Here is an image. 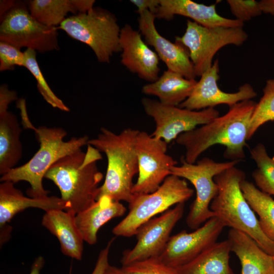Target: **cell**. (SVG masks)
<instances>
[{"mask_svg":"<svg viewBox=\"0 0 274 274\" xmlns=\"http://www.w3.org/2000/svg\"><path fill=\"white\" fill-rule=\"evenodd\" d=\"M256 102L250 99L229 107L228 111L209 123L180 134L176 143L185 149V161H197L200 155L211 147H225L224 157L231 160L241 161L245 158V148L252 113Z\"/></svg>","mask_w":274,"mask_h":274,"instance_id":"cell-1","label":"cell"},{"mask_svg":"<svg viewBox=\"0 0 274 274\" xmlns=\"http://www.w3.org/2000/svg\"><path fill=\"white\" fill-rule=\"evenodd\" d=\"M20 110L22 123L25 128L35 131L40 143V148L26 163L15 167L2 176L1 182L11 181L14 184L24 181L30 188L27 191L30 197L42 198L48 196V191L43 185V179L50 167L64 156L71 154L85 145H88L89 138L84 135L73 137L67 141L63 140L66 131L60 127L44 126L35 127L29 120L25 100L17 104Z\"/></svg>","mask_w":274,"mask_h":274,"instance_id":"cell-2","label":"cell"},{"mask_svg":"<svg viewBox=\"0 0 274 274\" xmlns=\"http://www.w3.org/2000/svg\"><path fill=\"white\" fill-rule=\"evenodd\" d=\"M86 152L81 149L64 156L54 163L44 178L58 188L66 210L76 215L90 207L98 199L99 183L103 175L97 167L101 159L100 152L88 145Z\"/></svg>","mask_w":274,"mask_h":274,"instance_id":"cell-3","label":"cell"},{"mask_svg":"<svg viewBox=\"0 0 274 274\" xmlns=\"http://www.w3.org/2000/svg\"><path fill=\"white\" fill-rule=\"evenodd\" d=\"M88 145L106 155L108 165L105 179L98 198L108 196L114 201L129 203L133 197V179L138 173L135 141L139 130L127 128L119 133L102 127Z\"/></svg>","mask_w":274,"mask_h":274,"instance_id":"cell-4","label":"cell"},{"mask_svg":"<svg viewBox=\"0 0 274 274\" xmlns=\"http://www.w3.org/2000/svg\"><path fill=\"white\" fill-rule=\"evenodd\" d=\"M245 177V173L235 166L216 175L214 181L218 191L210 209L225 227L245 232L264 251L273 256L274 242L262 230L258 219L241 190V183Z\"/></svg>","mask_w":274,"mask_h":274,"instance_id":"cell-5","label":"cell"},{"mask_svg":"<svg viewBox=\"0 0 274 274\" xmlns=\"http://www.w3.org/2000/svg\"><path fill=\"white\" fill-rule=\"evenodd\" d=\"M57 28L89 46L100 62L109 63L112 55L121 51L117 19L101 8L93 7L87 12L67 17Z\"/></svg>","mask_w":274,"mask_h":274,"instance_id":"cell-6","label":"cell"},{"mask_svg":"<svg viewBox=\"0 0 274 274\" xmlns=\"http://www.w3.org/2000/svg\"><path fill=\"white\" fill-rule=\"evenodd\" d=\"M194 194L186 180L170 175L155 191L148 194H133L129 203V212L112 229L119 236L130 237L139 228L156 215L165 212L175 204L185 202Z\"/></svg>","mask_w":274,"mask_h":274,"instance_id":"cell-7","label":"cell"},{"mask_svg":"<svg viewBox=\"0 0 274 274\" xmlns=\"http://www.w3.org/2000/svg\"><path fill=\"white\" fill-rule=\"evenodd\" d=\"M181 161V165L172 168L170 175L187 180L194 187L196 197L190 206L186 222L190 229L195 230L210 218L215 217L210 209L211 203L218 191L214 177L225 170L235 166L240 161L218 162L204 157L194 163H190L182 157Z\"/></svg>","mask_w":274,"mask_h":274,"instance_id":"cell-8","label":"cell"},{"mask_svg":"<svg viewBox=\"0 0 274 274\" xmlns=\"http://www.w3.org/2000/svg\"><path fill=\"white\" fill-rule=\"evenodd\" d=\"M248 38L243 27H207L188 20L185 33L176 42L188 50L195 74L201 75L212 64L216 53L228 45H242Z\"/></svg>","mask_w":274,"mask_h":274,"instance_id":"cell-9","label":"cell"},{"mask_svg":"<svg viewBox=\"0 0 274 274\" xmlns=\"http://www.w3.org/2000/svg\"><path fill=\"white\" fill-rule=\"evenodd\" d=\"M58 29L41 24L24 3L16 2L1 20L0 41L40 53L58 50Z\"/></svg>","mask_w":274,"mask_h":274,"instance_id":"cell-10","label":"cell"},{"mask_svg":"<svg viewBox=\"0 0 274 274\" xmlns=\"http://www.w3.org/2000/svg\"><path fill=\"white\" fill-rule=\"evenodd\" d=\"M138 163V178L132 188L133 194H148L156 191L170 175L178 162L166 154L167 143L164 140L139 131L135 141Z\"/></svg>","mask_w":274,"mask_h":274,"instance_id":"cell-11","label":"cell"},{"mask_svg":"<svg viewBox=\"0 0 274 274\" xmlns=\"http://www.w3.org/2000/svg\"><path fill=\"white\" fill-rule=\"evenodd\" d=\"M142 104L146 113L155 123L151 135L167 144L176 140L180 134L191 131L199 125L207 124L220 115L214 107L200 111L190 110L163 105L159 100L146 97L142 99Z\"/></svg>","mask_w":274,"mask_h":274,"instance_id":"cell-12","label":"cell"},{"mask_svg":"<svg viewBox=\"0 0 274 274\" xmlns=\"http://www.w3.org/2000/svg\"><path fill=\"white\" fill-rule=\"evenodd\" d=\"M184 206L185 202L178 203L142 225L135 234V245L132 249L123 252L121 260L122 265L151 257H159L171 236L172 230L183 217Z\"/></svg>","mask_w":274,"mask_h":274,"instance_id":"cell-13","label":"cell"},{"mask_svg":"<svg viewBox=\"0 0 274 274\" xmlns=\"http://www.w3.org/2000/svg\"><path fill=\"white\" fill-rule=\"evenodd\" d=\"M224 227L219 218L213 217L192 232L182 230L170 237L159 258L171 267L182 266L217 242Z\"/></svg>","mask_w":274,"mask_h":274,"instance_id":"cell-14","label":"cell"},{"mask_svg":"<svg viewBox=\"0 0 274 274\" xmlns=\"http://www.w3.org/2000/svg\"><path fill=\"white\" fill-rule=\"evenodd\" d=\"M219 63L215 60L212 66L200 76V80L191 95L178 107L190 110H198L222 104L231 107L242 101L250 100L257 96V93L248 83L241 86L235 92L228 93L221 90L217 85L219 80Z\"/></svg>","mask_w":274,"mask_h":274,"instance_id":"cell-15","label":"cell"},{"mask_svg":"<svg viewBox=\"0 0 274 274\" xmlns=\"http://www.w3.org/2000/svg\"><path fill=\"white\" fill-rule=\"evenodd\" d=\"M140 31L146 43L154 47L155 52L166 64L167 70L178 73L188 79H195L193 64L187 49L181 44L172 43L162 37L155 25L156 16L148 10L140 13Z\"/></svg>","mask_w":274,"mask_h":274,"instance_id":"cell-16","label":"cell"},{"mask_svg":"<svg viewBox=\"0 0 274 274\" xmlns=\"http://www.w3.org/2000/svg\"><path fill=\"white\" fill-rule=\"evenodd\" d=\"M121 63L129 71L151 83L156 81L160 71L159 57L130 25L121 28L119 39Z\"/></svg>","mask_w":274,"mask_h":274,"instance_id":"cell-17","label":"cell"},{"mask_svg":"<svg viewBox=\"0 0 274 274\" xmlns=\"http://www.w3.org/2000/svg\"><path fill=\"white\" fill-rule=\"evenodd\" d=\"M185 16L207 27H243L244 23L223 17L216 11V5L209 6L191 0H160L156 18L171 20L175 15Z\"/></svg>","mask_w":274,"mask_h":274,"instance_id":"cell-18","label":"cell"},{"mask_svg":"<svg viewBox=\"0 0 274 274\" xmlns=\"http://www.w3.org/2000/svg\"><path fill=\"white\" fill-rule=\"evenodd\" d=\"M0 184V227L8 223L18 213L29 208L42 209L46 212L52 210H66V203L55 196L42 198L27 197L14 186L11 181Z\"/></svg>","mask_w":274,"mask_h":274,"instance_id":"cell-19","label":"cell"},{"mask_svg":"<svg viewBox=\"0 0 274 274\" xmlns=\"http://www.w3.org/2000/svg\"><path fill=\"white\" fill-rule=\"evenodd\" d=\"M64 210L46 212L42 217V224L57 237L64 255L81 260L84 241L75 222L76 214L72 211Z\"/></svg>","mask_w":274,"mask_h":274,"instance_id":"cell-20","label":"cell"},{"mask_svg":"<svg viewBox=\"0 0 274 274\" xmlns=\"http://www.w3.org/2000/svg\"><path fill=\"white\" fill-rule=\"evenodd\" d=\"M231 251L238 258L242 274H274L273 256L244 232L231 228L228 234Z\"/></svg>","mask_w":274,"mask_h":274,"instance_id":"cell-21","label":"cell"},{"mask_svg":"<svg viewBox=\"0 0 274 274\" xmlns=\"http://www.w3.org/2000/svg\"><path fill=\"white\" fill-rule=\"evenodd\" d=\"M126 208L120 201L102 196L90 207L75 216L76 225L84 242L94 245L99 229L108 221L123 216Z\"/></svg>","mask_w":274,"mask_h":274,"instance_id":"cell-22","label":"cell"},{"mask_svg":"<svg viewBox=\"0 0 274 274\" xmlns=\"http://www.w3.org/2000/svg\"><path fill=\"white\" fill-rule=\"evenodd\" d=\"M94 0H32L27 2L31 15L41 24L57 27L69 13L87 12L93 8Z\"/></svg>","mask_w":274,"mask_h":274,"instance_id":"cell-23","label":"cell"},{"mask_svg":"<svg viewBox=\"0 0 274 274\" xmlns=\"http://www.w3.org/2000/svg\"><path fill=\"white\" fill-rule=\"evenodd\" d=\"M196 83L195 79L167 70L156 81L144 86L142 92L157 96L163 105L178 106L191 95Z\"/></svg>","mask_w":274,"mask_h":274,"instance_id":"cell-24","label":"cell"},{"mask_svg":"<svg viewBox=\"0 0 274 274\" xmlns=\"http://www.w3.org/2000/svg\"><path fill=\"white\" fill-rule=\"evenodd\" d=\"M230 252L228 239L217 242L177 269L180 274H235L229 265Z\"/></svg>","mask_w":274,"mask_h":274,"instance_id":"cell-25","label":"cell"},{"mask_svg":"<svg viewBox=\"0 0 274 274\" xmlns=\"http://www.w3.org/2000/svg\"><path fill=\"white\" fill-rule=\"evenodd\" d=\"M22 129L16 116L7 111L0 114V174L12 169L22 157V146L20 140Z\"/></svg>","mask_w":274,"mask_h":274,"instance_id":"cell-26","label":"cell"},{"mask_svg":"<svg viewBox=\"0 0 274 274\" xmlns=\"http://www.w3.org/2000/svg\"><path fill=\"white\" fill-rule=\"evenodd\" d=\"M241 188L248 203L259 216L262 230L274 242V199L246 179L241 182Z\"/></svg>","mask_w":274,"mask_h":274,"instance_id":"cell-27","label":"cell"},{"mask_svg":"<svg viewBox=\"0 0 274 274\" xmlns=\"http://www.w3.org/2000/svg\"><path fill=\"white\" fill-rule=\"evenodd\" d=\"M251 158L257 165L252 176L258 188L274 195V158L268 155L265 146L258 143L250 150Z\"/></svg>","mask_w":274,"mask_h":274,"instance_id":"cell-28","label":"cell"},{"mask_svg":"<svg viewBox=\"0 0 274 274\" xmlns=\"http://www.w3.org/2000/svg\"><path fill=\"white\" fill-rule=\"evenodd\" d=\"M274 121V78L267 80L263 89V95L256 102L252 115L248 141L258 129L269 121Z\"/></svg>","mask_w":274,"mask_h":274,"instance_id":"cell-29","label":"cell"},{"mask_svg":"<svg viewBox=\"0 0 274 274\" xmlns=\"http://www.w3.org/2000/svg\"><path fill=\"white\" fill-rule=\"evenodd\" d=\"M36 55V51L26 49L24 52V67L26 68L36 79L38 89L44 99L52 107L68 112L69 108L55 94L48 85L37 61Z\"/></svg>","mask_w":274,"mask_h":274,"instance_id":"cell-30","label":"cell"},{"mask_svg":"<svg viewBox=\"0 0 274 274\" xmlns=\"http://www.w3.org/2000/svg\"><path fill=\"white\" fill-rule=\"evenodd\" d=\"M125 274H180L177 268L163 262L159 257H151L122 265Z\"/></svg>","mask_w":274,"mask_h":274,"instance_id":"cell-31","label":"cell"},{"mask_svg":"<svg viewBox=\"0 0 274 274\" xmlns=\"http://www.w3.org/2000/svg\"><path fill=\"white\" fill-rule=\"evenodd\" d=\"M227 3L235 19L244 23L262 13L259 2L255 0H227Z\"/></svg>","mask_w":274,"mask_h":274,"instance_id":"cell-32","label":"cell"},{"mask_svg":"<svg viewBox=\"0 0 274 274\" xmlns=\"http://www.w3.org/2000/svg\"><path fill=\"white\" fill-rule=\"evenodd\" d=\"M16 65L24 66V52L15 46L0 41V71L14 70Z\"/></svg>","mask_w":274,"mask_h":274,"instance_id":"cell-33","label":"cell"},{"mask_svg":"<svg viewBox=\"0 0 274 274\" xmlns=\"http://www.w3.org/2000/svg\"><path fill=\"white\" fill-rule=\"evenodd\" d=\"M115 237L112 238L108 243L105 248L102 249L98 255L94 268L91 274H104L108 265L109 255L111 247Z\"/></svg>","mask_w":274,"mask_h":274,"instance_id":"cell-34","label":"cell"},{"mask_svg":"<svg viewBox=\"0 0 274 274\" xmlns=\"http://www.w3.org/2000/svg\"><path fill=\"white\" fill-rule=\"evenodd\" d=\"M17 99V92L10 90L7 84H3L0 87V114L8 111L9 105Z\"/></svg>","mask_w":274,"mask_h":274,"instance_id":"cell-35","label":"cell"},{"mask_svg":"<svg viewBox=\"0 0 274 274\" xmlns=\"http://www.w3.org/2000/svg\"><path fill=\"white\" fill-rule=\"evenodd\" d=\"M130 2L137 7L139 14L148 10L155 14L160 4V0H130Z\"/></svg>","mask_w":274,"mask_h":274,"instance_id":"cell-36","label":"cell"},{"mask_svg":"<svg viewBox=\"0 0 274 274\" xmlns=\"http://www.w3.org/2000/svg\"><path fill=\"white\" fill-rule=\"evenodd\" d=\"M12 227L9 224L0 227V245L1 247L8 242L11 237Z\"/></svg>","mask_w":274,"mask_h":274,"instance_id":"cell-37","label":"cell"},{"mask_svg":"<svg viewBox=\"0 0 274 274\" xmlns=\"http://www.w3.org/2000/svg\"><path fill=\"white\" fill-rule=\"evenodd\" d=\"M259 2L262 13L274 15V0H261Z\"/></svg>","mask_w":274,"mask_h":274,"instance_id":"cell-38","label":"cell"},{"mask_svg":"<svg viewBox=\"0 0 274 274\" xmlns=\"http://www.w3.org/2000/svg\"><path fill=\"white\" fill-rule=\"evenodd\" d=\"M45 264V259L42 256L37 257L31 266L29 274H40L41 269Z\"/></svg>","mask_w":274,"mask_h":274,"instance_id":"cell-39","label":"cell"},{"mask_svg":"<svg viewBox=\"0 0 274 274\" xmlns=\"http://www.w3.org/2000/svg\"><path fill=\"white\" fill-rule=\"evenodd\" d=\"M14 1H1L0 2V18L1 20L14 6Z\"/></svg>","mask_w":274,"mask_h":274,"instance_id":"cell-40","label":"cell"},{"mask_svg":"<svg viewBox=\"0 0 274 274\" xmlns=\"http://www.w3.org/2000/svg\"><path fill=\"white\" fill-rule=\"evenodd\" d=\"M104 274H125L121 268H119L109 264L106 268Z\"/></svg>","mask_w":274,"mask_h":274,"instance_id":"cell-41","label":"cell"},{"mask_svg":"<svg viewBox=\"0 0 274 274\" xmlns=\"http://www.w3.org/2000/svg\"><path fill=\"white\" fill-rule=\"evenodd\" d=\"M272 256H273V261H274V254Z\"/></svg>","mask_w":274,"mask_h":274,"instance_id":"cell-42","label":"cell"},{"mask_svg":"<svg viewBox=\"0 0 274 274\" xmlns=\"http://www.w3.org/2000/svg\"><path fill=\"white\" fill-rule=\"evenodd\" d=\"M273 158H274V157H273Z\"/></svg>","mask_w":274,"mask_h":274,"instance_id":"cell-43","label":"cell"}]
</instances>
